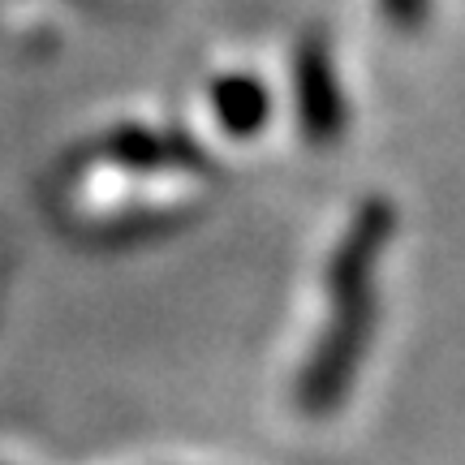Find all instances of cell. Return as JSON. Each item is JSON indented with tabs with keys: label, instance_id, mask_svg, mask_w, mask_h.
I'll return each mask as SVG.
<instances>
[{
	"label": "cell",
	"instance_id": "cell-6",
	"mask_svg": "<svg viewBox=\"0 0 465 465\" xmlns=\"http://www.w3.org/2000/svg\"><path fill=\"white\" fill-rule=\"evenodd\" d=\"M380 5L397 31H418L427 22V0H380Z\"/></svg>",
	"mask_w": 465,
	"mask_h": 465
},
{
	"label": "cell",
	"instance_id": "cell-3",
	"mask_svg": "<svg viewBox=\"0 0 465 465\" xmlns=\"http://www.w3.org/2000/svg\"><path fill=\"white\" fill-rule=\"evenodd\" d=\"M293 86H298V121H302V138L328 147L345 134V95L336 86V69L332 56L319 39H306L298 48V65H293Z\"/></svg>",
	"mask_w": 465,
	"mask_h": 465
},
{
	"label": "cell",
	"instance_id": "cell-1",
	"mask_svg": "<svg viewBox=\"0 0 465 465\" xmlns=\"http://www.w3.org/2000/svg\"><path fill=\"white\" fill-rule=\"evenodd\" d=\"M375 319H380L375 289L358 293V298L332 302V319H328V328L315 341L298 383H293L298 414L328 418L345 405L349 388H353L358 371H362L366 349H371V336H375Z\"/></svg>",
	"mask_w": 465,
	"mask_h": 465
},
{
	"label": "cell",
	"instance_id": "cell-4",
	"mask_svg": "<svg viewBox=\"0 0 465 465\" xmlns=\"http://www.w3.org/2000/svg\"><path fill=\"white\" fill-rule=\"evenodd\" d=\"M104 160L125 168H190V173H207V155H203L190 138L177 134H151V130H116L100 143Z\"/></svg>",
	"mask_w": 465,
	"mask_h": 465
},
{
	"label": "cell",
	"instance_id": "cell-5",
	"mask_svg": "<svg viewBox=\"0 0 465 465\" xmlns=\"http://www.w3.org/2000/svg\"><path fill=\"white\" fill-rule=\"evenodd\" d=\"M212 104H216L220 130L232 138H254L272 116V95L254 74H224L212 86Z\"/></svg>",
	"mask_w": 465,
	"mask_h": 465
},
{
	"label": "cell",
	"instance_id": "cell-2",
	"mask_svg": "<svg viewBox=\"0 0 465 465\" xmlns=\"http://www.w3.org/2000/svg\"><path fill=\"white\" fill-rule=\"evenodd\" d=\"M392 232H397V207L383 199V194L366 199L353 212L349 229L341 232L332 259H328V272H323L328 298L345 302V298H358V293H371V276H375V267H380Z\"/></svg>",
	"mask_w": 465,
	"mask_h": 465
}]
</instances>
